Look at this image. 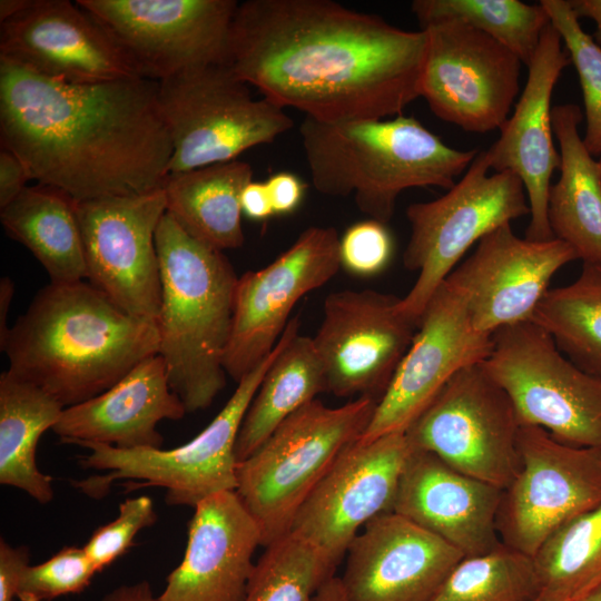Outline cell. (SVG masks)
I'll return each instance as SVG.
<instances>
[{"label":"cell","mask_w":601,"mask_h":601,"mask_svg":"<svg viewBox=\"0 0 601 601\" xmlns=\"http://www.w3.org/2000/svg\"><path fill=\"white\" fill-rule=\"evenodd\" d=\"M424 30L331 0L238 3L227 65L267 100L319 121L386 119L421 97Z\"/></svg>","instance_id":"obj_1"},{"label":"cell","mask_w":601,"mask_h":601,"mask_svg":"<svg viewBox=\"0 0 601 601\" xmlns=\"http://www.w3.org/2000/svg\"><path fill=\"white\" fill-rule=\"evenodd\" d=\"M0 144L76 201L158 189L173 154L158 82L72 83L2 59Z\"/></svg>","instance_id":"obj_2"},{"label":"cell","mask_w":601,"mask_h":601,"mask_svg":"<svg viewBox=\"0 0 601 601\" xmlns=\"http://www.w3.org/2000/svg\"><path fill=\"white\" fill-rule=\"evenodd\" d=\"M9 371L65 408L110 388L158 354L155 322L127 314L88 280L49 283L2 343Z\"/></svg>","instance_id":"obj_3"},{"label":"cell","mask_w":601,"mask_h":601,"mask_svg":"<svg viewBox=\"0 0 601 601\" xmlns=\"http://www.w3.org/2000/svg\"><path fill=\"white\" fill-rule=\"evenodd\" d=\"M299 134L315 189L327 196L353 194L359 211L386 225L402 191L449 190L479 152L452 148L402 115L341 122L305 117Z\"/></svg>","instance_id":"obj_4"},{"label":"cell","mask_w":601,"mask_h":601,"mask_svg":"<svg viewBox=\"0 0 601 601\" xmlns=\"http://www.w3.org/2000/svg\"><path fill=\"white\" fill-rule=\"evenodd\" d=\"M155 240L161 283L158 354L187 413L205 410L226 385L238 277L221 250L191 237L167 213Z\"/></svg>","instance_id":"obj_5"},{"label":"cell","mask_w":601,"mask_h":601,"mask_svg":"<svg viewBox=\"0 0 601 601\" xmlns=\"http://www.w3.org/2000/svg\"><path fill=\"white\" fill-rule=\"evenodd\" d=\"M377 401L359 396L338 407L314 400L287 417L237 463L236 493L257 522L263 546L294 519L338 456L366 431Z\"/></svg>","instance_id":"obj_6"},{"label":"cell","mask_w":601,"mask_h":601,"mask_svg":"<svg viewBox=\"0 0 601 601\" xmlns=\"http://www.w3.org/2000/svg\"><path fill=\"white\" fill-rule=\"evenodd\" d=\"M285 339L284 331L273 352L237 383L220 412L193 440L170 450H124L80 443L78 445L88 449L89 453L79 460V464L105 473L71 481V484L92 499L106 496L111 484L120 480L125 481L126 492L158 486L166 490L167 504L190 508L216 493L235 491L238 433L248 406Z\"/></svg>","instance_id":"obj_7"},{"label":"cell","mask_w":601,"mask_h":601,"mask_svg":"<svg viewBox=\"0 0 601 601\" xmlns=\"http://www.w3.org/2000/svg\"><path fill=\"white\" fill-rule=\"evenodd\" d=\"M173 154L168 175L236 160L293 128L285 109L254 99L227 63L196 68L158 82Z\"/></svg>","instance_id":"obj_8"},{"label":"cell","mask_w":601,"mask_h":601,"mask_svg":"<svg viewBox=\"0 0 601 601\" xmlns=\"http://www.w3.org/2000/svg\"><path fill=\"white\" fill-rule=\"evenodd\" d=\"M491 170L485 150L443 196L406 209L411 235L403 264L418 273L401 298V311L417 326L430 298L463 255L486 234L530 214L522 180L512 171Z\"/></svg>","instance_id":"obj_9"},{"label":"cell","mask_w":601,"mask_h":601,"mask_svg":"<svg viewBox=\"0 0 601 601\" xmlns=\"http://www.w3.org/2000/svg\"><path fill=\"white\" fill-rule=\"evenodd\" d=\"M481 365L506 392L521 425L601 450V380L573 364L541 326L530 321L496 329Z\"/></svg>","instance_id":"obj_10"},{"label":"cell","mask_w":601,"mask_h":601,"mask_svg":"<svg viewBox=\"0 0 601 601\" xmlns=\"http://www.w3.org/2000/svg\"><path fill=\"white\" fill-rule=\"evenodd\" d=\"M520 427L511 398L479 363L453 375L405 434L414 450L504 491L521 465Z\"/></svg>","instance_id":"obj_11"},{"label":"cell","mask_w":601,"mask_h":601,"mask_svg":"<svg viewBox=\"0 0 601 601\" xmlns=\"http://www.w3.org/2000/svg\"><path fill=\"white\" fill-rule=\"evenodd\" d=\"M520 470L503 491L496 520L503 544L533 556L571 520L601 504V450L564 444L521 425Z\"/></svg>","instance_id":"obj_12"},{"label":"cell","mask_w":601,"mask_h":601,"mask_svg":"<svg viewBox=\"0 0 601 601\" xmlns=\"http://www.w3.org/2000/svg\"><path fill=\"white\" fill-rule=\"evenodd\" d=\"M421 30L427 39L421 97L432 112L465 131L501 129L520 90L521 60L460 21H434Z\"/></svg>","instance_id":"obj_13"},{"label":"cell","mask_w":601,"mask_h":601,"mask_svg":"<svg viewBox=\"0 0 601 601\" xmlns=\"http://www.w3.org/2000/svg\"><path fill=\"white\" fill-rule=\"evenodd\" d=\"M156 82L227 63L235 0H77Z\"/></svg>","instance_id":"obj_14"},{"label":"cell","mask_w":601,"mask_h":601,"mask_svg":"<svg viewBox=\"0 0 601 601\" xmlns=\"http://www.w3.org/2000/svg\"><path fill=\"white\" fill-rule=\"evenodd\" d=\"M87 280L129 315L157 322L161 304L156 230L164 188L76 201Z\"/></svg>","instance_id":"obj_15"},{"label":"cell","mask_w":601,"mask_h":601,"mask_svg":"<svg viewBox=\"0 0 601 601\" xmlns=\"http://www.w3.org/2000/svg\"><path fill=\"white\" fill-rule=\"evenodd\" d=\"M339 267L336 229L313 226L267 266L239 276L224 359L226 374L238 383L265 359L289 323L294 306L327 284Z\"/></svg>","instance_id":"obj_16"},{"label":"cell","mask_w":601,"mask_h":601,"mask_svg":"<svg viewBox=\"0 0 601 601\" xmlns=\"http://www.w3.org/2000/svg\"><path fill=\"white\" fill-rule=\"evenodd\" d=\"M401 298L374 289H343L325 298L323 319L312 338L327 392L378 403L417 329L401 311Z\"/></svg>","instance_id":"obj_17"},{"label":"cell","mask_w":601,"mask_h":601,"mask_svg":"<svg viewBox=\"0 0 601 601\" xmlns=\"http://www.w3.org/2000/svg\"><path fill=\"white\" fill-rule=\"evenodd\" d=\"M412 451L405 432L368 442L357 440L304 502L290 531L309 542L336 571L365 524L393 510Z\"/></svg>","instance_id":"obj_18"},{"label":"cell","mask_w":601,"mask_h":601,"mask_svg":"<svg viewBox=\"0 0 601 601\" xmlns=\"http://www.w3.org/2000/svg\"><path fill=\"white\" fill-rule=\"evenodd\" d=\"M491 348L492 334L473 326L464 297L445 279L425 306L413 341L358 441L405 432L453 375L482 363Z\"/></svg>","instance_id":"obj_19"},{"label":"cell","mask_w":601,"mask_h":601,"mask_svg":"<svg viewBox=\"0 0 601 601\" xmlns=\"http://www.w3.org/2000/svg\"><path fill=\"white\" fill-rule=\"evenodd\" d=\"M0 59L72 83L144 78L116 38L69 0H35L0 23Z\"/></svg>","instance_id":"obj_20"},{"label":"cell","mask_w":601,"mask_h":601,"mask_svg":"<svg viewBox=\"0 0 601 601\" xmlns=\"http://www.w3.org/2000/svg\"><path fill=\"white\" fill-rule=\"evenodd\" d=\"M575 259L566 243L521 238L504 224L480 239L445 279L464 297L473 326L493 334L530 322L554 274Z\"/></svg>","instance_id":"obj_21"},{"label":"cell","mask_w":601,"mask_h":601,"mask_svg":"<svg viewBox=\"0 0 601 601\" xmlns=\"http://www.w3.org/2000/svg\"><path fill=\"white\" fill-rule=\"evenodd\" d=\"M345 556L349 601H428L464 554L391 511L365 524Z\"/></svg>","instance_id":"obj_22"},{"label":"cell","mask_w":601,"mask_h":601,"mask_svg":"<svg viewBox=\"0 0 601 601\" xmlns=\"http://www.w3.org/2000/svg\"><path fill=\"white\" fill-rule=\"evenodd\" d=\"M550 23L541 36L538 50L528 66L526 83L513 115L501 127L500 138L485 150L490 168L510 170L523 183L530 206L525 238L553 239L548 220L551 178L561 164L553 142L552 92L570 56Z\"/></svg>","instance_id":"obj_23"},{"label":"cell","mask_w":601,"mask_h":601,"mask_svg":"<svg viewBox=\"0 0 601 601\" xmlns=\"http://www.w3.org/2000/svg\"><path fill=\"white\" fill-rule=\"evenodd\" d=\"M263 546L260 529L236 491L194 508L181 562L168 574L159 601H243Z\"/></svg>","instance_id":"obj_24"},{"label":"cell","mask_w":601,"mask_h":601,"mask_svg":"<svg viewBox=\"0 0 601 601\" xmlns=\"http://www.w3.org/2000/svg\"><path fill=\"white\" fill-rule=\"evenodd\" d=\"M502 494L435 454L413 449L392 511L472 556L501 543L496 520Z\"/></svg>","instance_id":"obj_25"},{"label":"cell","mask_w":601,"mask_h":601,"mask_svg":"<svg viewBox=\"0 0 601 601\" xmlns=\"http://www.w3.org/2000/svg\"><path fill=\"white\" fill-rule=\"evenodd\" d=\"M187 413L171 390L165 363L151 355L101 394L66 407L52 431L62 443H99L118 449H161L157 425Z\"/></svg>","instance_id":"obj_26"},{"label":"cell","mask_w":601,"mask_h":601,"mask_svg":"<svg viewBox=\"0 0 601 601\" xmlns=\"http://www.w3.org/2000/svg\"><path fill=\"white\" fill-rule=\"evenodd\" d=\"M559 145L560 178L551 185L548 220L554 238L566 243L582 263L601 264V166L579 132L583 114L575 104L552 108Z\"/></svg>","instance_id":"obj_27"},{"label":"cell","mask_w":601,"mask_h":601,"mask_svg":"<svg viewBox=\"0 0 601 601\" xmlns=\"http://www.w3.org/2000/svg\"><path fill=\"white\" fill-rule=\"evenodd\" d=\"M253 180L248 162L230 160L168 175L166 213L195 239L221 252L243 246L240 197Z\"/></svg>","instance_id":"obj_28"},{"label":"cell","mask_w":601,"mask_h":601,"mask_svg":"<svg viewBox=\"0 0 601 601\" xmlns=\"http://www.w3.org/2000/svg\"><path fill=\"white\" fill-rule=\"evenodd\" d=\"M299 329V317L290 318L285 343L248 406L236 443L238 462L252 455L287 417L327 392L313 338Z\"/></svg>","instance_id":"obj_29"},{"label":"cell","mask_w":601,"mask_h":601,"mask_svg":"<svg viewBox=\"0 0 601 601\" xmlns=\"http://www.w3.org/2000/svg\"><path fill=\"white\" fill-rule=\"evenodd\" d=\"M6 233L26 246L43 266L50 283L87 280L88 270L76 200L36 184L0 208Z\"/></svg>","instance_id":"obj_30"},{"label":"cell","mask_w":601,"mask_h":601,"mask_svg":"<svg viewBox=\"0 0 601 601\" xmlns=\"http://www.w3.org/2000/svg\"><path fill=\"white\" fill-rule=\"evenodd\" d=\"M65 407L51 395L16 376L0 375V483L24 491L41 504L53 499V479L36 461L41 435Z\"/></svg>","instance_id":"obj_31"},{"label":"cell","mask_w":601,"mask_h":601,"mask_svg":"<svg viewBox=\"0 0 601 601\" xmlns=\"http://www.w3.org/2000/svg\"><path fill=\"white\" fill-rule=\"evenodd\" d=\"M531 322L580 370L601 380V264L582 263L574 282L549 288Z\"/></svg>","instance_id":"obj_32"},{"label":"cell","mask_w":601,"mask_h":601,"mask_svg":"<svg viewBox=\"0 0 601 601\" xmlns=\"http://www.w3.org/2000/svg\"><path fill=\"white\" fill-rule=\"evenodd\" d=\"M543 601H581L601 587V504L565 523L532 556Z\"/></svg>","instance_id":"obj_33"},{"label":"cell","mask_w":601,"mask_h":601,"mask_svg":"<svg viewBox=\"0 0 601 601\" xmlns=\"http://www.w3.org/2000/svg\"><path fill=\"white\" fill-rule=\"evenodd\" d=\"M411 9L421 28L440 20L463 22L502 43L526 67L551 23L541 3L519 0H415Z\"/></svg>","instance_id":"obj_34"},{"label":"cell","mask_w":601,"mask_h":601,"mask_svg":"<svg viewBox=\"0 0 601 601\" xmlns=\"http://www.w3.org/2000/svg\"><path fill=\"white\" fill-rule=\"evenodd\" d=\"M538 594L532 558L501 542L464 556L428 601H532Z\"/></svg>","instance_id":"obj_35"},{"label":"cell","mask_w":601,"mask_h":601,"mask_svg":"<svg viewBox=\"0 0 601 601\" xmlns=\"http://www.w3.org/2000/svg\"><path fill=\"white\" fill-rule=\"evenodd\" d=\"M265 548L243 601H312L335 575L317 550L292 531Z\"/></svg>","instance_id":"obj_36"},{"label":"cell","mask_w":601,"mask_h":601,"mask_svg":"<svg viewBox=\"0 0 601 601\" xmlns=\"http://www.w3.org/2000/svg\"><path fill=\"white\" fill-rule=\"evenodd\" d=\"M580 81L585 117L582 137L588 151L601 156V48L581 27L568 0H542Z\"/></svg>","instance_id":"obj_37"},{"label":"cell","mask_w":601,"mask_h":601,"mask_svg":"<svg viewBox=\"0 0 601 601\" xmlns=\"http://www.w3.org/2000/svg\"><path fill=\"white\" fill-rule=\"evenodd\" d=\"M97 570L83 548L63 546L45 562L28 565L17 592L19 601H51L83 592Z\"/></svg>","instance_id":"obj_38"},{"label":"cell","mask_w":601,"mask_h":601,"mask_svg":"<svg viewBox=\"0 0 601 601\" xmlns=\"http://www.w3.org/2000/svg\"><path fill=\"white\" fill-rule=\"evenodd\" d=\"M157 521L152 500L147 495L128 497L119 504V513L111 522L95 530L83 550L97 572L122 556L142 529Z\"/></svg>","instance_id":"obj_39"},{"label":"cell","mask_w":601,"mask_h":601,"mask_svg":"<svg viewBox=\"0 0 601 601\" xmlns=\"http://www.w3.org/2000/svg\"><path fill=\"white\" fill-rule=\"evenodd\" d=\"M393 247L386 224L370 218L355 223L339 237L341 266L354 275H376L388 265Z\"/></svg>","instance_id":"obj_40"},{"label":"cell","mask_w":601,"mask_h":601,"mask_svg":"<svg viewBox=\"0 0 601 601\" xmlns=\"http://www.w3.org/2000/svg\"><path fill=\"white\" fill-rule=\"evenodd\" d=\"M30 551L24 545L12 546L0 540V601H13L24 569L30 564Z\"/></svg>","instance_id":"obj_41"},{"label":"cell","mask_w":601,"mask_h":601,"mask_svg":"<svg viewBox=\"0 0 601 601\" xmlns=\"http://www.w3.org/2000/svg\"><path fill=\"white\" fill-rule=\"evenodd\" d=\"M265 184L274 215L290 214L302 203L304 185L296 175L286 171L276 173Z\"/></svg>","instance_id":"obj_42"},{"label":"cell","mask_w":601,"mask_h":601,"mask_svg":"<svg viewBox=\"0 0 601 601\" xmlns=\"http://www.w3.org/2000/svg\"><path fill=\"white\" fill-rule=\"evenodd\" d=\"M31 178L22 160L11 150L0 148V208L18 197Z\"/></svg>","instance_id":"obj_43"},{"label":"cell","mask_w":601,"mask_h":601,"mask_svg":"<svg viewBox=\"0 0 601 601\" xmlns=\"http://www.w3.org/2000/svg\"><path fill=\"white\" fill-rule=\"evenodd\" d=\"M242 211L253 220H265L274 215L265 181L252 180L246 185L240 197Z\"/></svg>","instance_id":"obj_44"},{"label":"cell","mask_w":601,"mask_h":601,"mask_svg":"<svg viewBox=\"0 0 601 601\" xmlns=\"http://www.w3.org/2000/svg\"><path fill=\"white\" fill-rule=\"evenodd\" d=\"M100 601H159L154 595L149 581L122 584L102 597Z\"/></svg>","instance_id":"obj_45"},{"label":"cell","mask_w":601,"mask_h":601,"mask_svg":"<svg viewBox=\"0 0 601 601\" xmlns=\"http://www.w3.org/2000/svg\"><path fill=\"white\" fill-rule=\"evenodd\" d=\"M578 18L587 17L594 21V41L601 48V0H568Z\"/></svg>","instance_id":"obj_46"},{"label":"cell","mask_w":601,"mask_h":601,"mask_svg":"<svg viewBox=\"0 0 601 601\" xmlns=\"http://www.w3.org/2000/svg\"><path fill=\"white\" fill-rule=\"evenodd\" d=\"M14 294L13 282L9 277L0 280V343L7 337L10 327H8V313Z\"/></svg>","instance_id":"obj_47"},{"label":"cell","mask_w":601,"mask_h":601,"mask_svg":"<svg viewBox=\"0 0 601 601\" xmlns=\"http://www.w3.org/2000/svg\"><path fill=\"white\" fill-rule=\"evenodd\" d=\"M312 601H349L339 577L327 579L316 591Z\"/></svg>","instance_id":"obj_48"},{"label":"cell","mask_w":601,"mask_h":601,"mask_svg":"<svg viewBox=\"0 0 601 601\" xmlns=\"http://www.w3.org/2000/svg\"><path fill=\"white\" fill-rule=\"evenodd\" d=\"M35 3V0H1L0 1V23L23 12Z\"/></svg>","instance_id":"obj_49"},{"label":"cell","mask_w":601,"mask_h":601,"mask_svg":"<svg viewBox=\"0 0 601 601\" xmlns=\"http://www.w3.org/2000/svg\"><path fill=\"white\" fill-rule=\"evenodd\" d=\"M581 601H601V587L598 588L595 591L590 593L588 597L582 599Z\"/></svg>","instance_id":"obj_50"},{"label":"cell","mask_w":601,"mask_h":601,"mask_svg":"<svg viewBox=\"0 0 601 601\" xmlns=\"http://www.w3.org/2000/svg\"><path fill=\"white\" fill-rule=\"evenodd\" d=\"M532 601H543V600H541L540 598L536 597V598H535L534 600H532Z\"/></svg>","instance_id":"obj_51"},{"label":"cell","mask_w":601,"mask_h":601,"mask_svg":"<svg viewBox=\"0 0 601 601\" xmlns=\"http://www.w3.org/2000/svg\"><path fill=\"white\" fill-rule=\"evenodd\" d=\"M598 160H599V162H600V166H601V156H599Z\"/></svg>","instance_id":"obj_52"}]
</instances>
